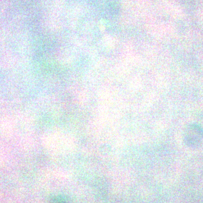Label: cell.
Instances as JSON below:
<instances>
[{
    "mask_svg": "<svg viewBox=\"0 0 203 203\" xmlns=\"http://www.w3.org/2000/svg\"><path fill=\"white\" fill-rule=\"evenodd\" d=\"M48 203H68L67 201L62 197H56L50 200Z\"/></svg>",
    "mask_w": 203,
    "mask_h": 203,
    "instance_id": "6da1fadb",
    "label": "cell"
}]
</instances>
